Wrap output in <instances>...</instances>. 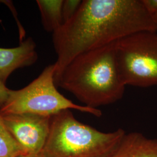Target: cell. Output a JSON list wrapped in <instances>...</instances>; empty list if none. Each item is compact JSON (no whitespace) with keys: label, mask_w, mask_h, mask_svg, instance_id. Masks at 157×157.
Segmentation results:
<instances>
[{"label":"cell","mask_w":157,"mask_h":157,"mask_svg":"<svg viewBox=\"0 0 157 157\" xmlns=\"http://www.w3.org/2000/svg\"><path fill=\"white\" fill-rule=\"evenodd\" d=\"M115 42L75 57L55 79L56 86L92 108L121 100L126 86L118 72Z\"/></svg>","instance_id":"7a4b0ae2"},{"label":"cell","mask_w":157,"mask_h":157,"mask_svg":"<svg viewBox=\"0 0 157 157\" xmlns=\"http://www.w3.org/2000/svg\"><path fill=\"white\" fill-rule=\"evenodd\" d=\"M55 63L46 67L39 76L21 89L10 90L0 115L32 113L51 117L65 109H75L100 117L102 112L73 103L56 89L55 82Z\"/></svg>","instance_id":"277c9868"},{"label":"cell","mask_w":157,"mask_h":157,"mask_svg":"<svg viewBox=\"0 0 157 157\" xmlns=\"http://www.w3.org/2000/svg\"><path fill=\"white\" fill-rule=\"evenodd\" d=\"M153 18H154V21H155V22L157 23V13H155L154 16H153Z\"/></svg>","instance_id":"9a60e30c"},{"label":"cell","mask_w":157,"mask_h":157,"mask_svg":"<svg viewBox=\"0 0 157 157\" xmlns=\"http://www.w3.org/2000/svg\"><path fill=\"white\" fill-rule=\"evenodd\" d=\"M157 32L141 0H83L73 17L52 33L55 79L78 55L140 32Z\"/></svg>","instance_id":"6da1fadb"},{"label":"cell","mask_w":157,"mask_h":157,"mask_svg":"<svg viewBox=\"0 0 157 157\" xmlns=\"http://www.w3.org/2000/svg\"><path fill=\"white\" fill-rule=\"evenodd\" d=\"M81 3L82 1L80 0H65L63 1L62 12L63 23L67 22L73 17Z\"/></svg>","instance_id":"8fae6325"},{"label":"cell","mask_w":157,"mask_h":157,"mask_svg":"<svg viewBox=\"0 0 157 157\" xmlns=\"http://www.w3.org/2000/svg\"><path fill=\"white\" fill-rule=\"evenodd\" d=\"M10 90L6 87V84L0 82V109L5 104L8 98Z\"/></svg>","instance_id":"4fadbf2b"},{"label":"cell","mask_w":157,"mask_h":157,"mask_svg":"<svg viewBox=\"0 0 157 157\" xmlns=\"http://www.w3.org/2000/svg\"><path fill=\"white\" fill-rule=\"evenodd\" d=\"M146 10L153 17L157 13V0H141Z\"/></svg>","instance_id":"7c38bea8"},{"label":"cell","mask_w":157,"mask_h":157,"mask_svg":"<svg viewBox=\"0 0 157 157\" xmlns=\"http://www.w3.org/2000/svg\"><path fill=\"white\" fill-rule=\"evenodd\" d=\"M115 59L125 86L157 85V32H140L115 42Z\"/></svg>","instance_id":"5b68a950"},{"label":"cell","mask_w":157,"mask_h":157,"mask_svg":"<svg viewBox=\"0 0 157 157\" xmlns=\"http://www.w3.org/2000/svg\"><path fill=\"white\" fill-rule=\"evenodd\" d=\"M109 157H157V139H150L139 132L124 135Z\"/></svg>","instance_id":"ba28073f"},{"label":"cell","mask_w":157,"mask_h":157,"mask_svg":"<svg viewBox=\"0 0 157 157\" xmlns=\"http://www.w3.org/2000/svg\"><path fill=\"white\" fill-rule=\"evenodd\" d=\"M17 157H43L42 152L37 154H22Z\"/></svg>","instance_id":"5bb4252c"},{"label":"cell","mask_w":157,"mask_h":157,"mask_svg":"<svg viewBox=\"0 0 157 157\" xmlns=\"http://www.w3.org/2000/svg\"><path fill=\"white\" fill-rule=\"evenodd\" d=\"M126 134L124 129L102 132L82 123L71 109L51 117L43 157H109Z\"/></svg>","instance_id":"3957f363"},{"label":"cell","mask_w":157,"mask_h":157,"mask_svg":"<svg viewBox=\"0 0 157 157\" xmlns=\"http://www.w3.org/2000/svg\"><path fill=\"white\" fill-rule=\"evenodd\" d=\"M25 154L12 137L0 115V157H17Z\"/></svg>","instance_id":"30bf717a"},{"label":"cell","mask_w":157,"mask_h":157,"mask_svg":"<svg viewBox=\"0 0 157 157\" xmlns=\"http://www.w3.org/2000/svg\"><path fill=\"white\" fill-rule=\"evenodd\" d=\"M37 59L36 44L32 37L22 40L16 47H0V82L6 84L15 71L30 67Z\"/></svg>","instance_id":"52a82bcc"},{"label":"cell","mask_w":157,"mask_h":157,"mask_svg":"<svg viewBox=\"0 0 157 157\" xmlns=\"http://www.w3.org/2000/svg\"><path fill=\"white\" fill-rule=\"evenodd\" d=\"M2 117L25 154L42 152L49 133L51 117L32 113L8 114Z\"/></svg>","instance_id":"8992f818"},{"label":"cell","mask_w":157,"mask_h":157,"mask_svg":"<svg viewBox=\"0 0 157 157\" xmlns=\"http://www.w3.org/2000/svg\"><path fill=\"white\" fill-rule=\"evenodd\" d=\"M63 0H37L41 22L48 32H55L63 23L62 17Z\"/></svg>","instance_id":"9c48e42d"}]
</instances>
